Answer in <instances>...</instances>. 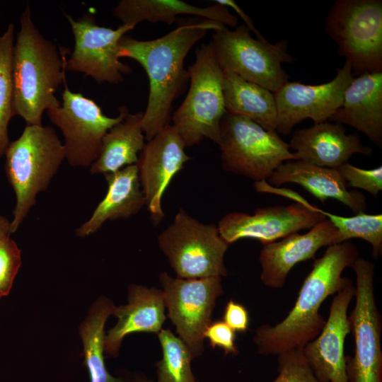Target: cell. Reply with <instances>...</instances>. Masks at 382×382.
Returning <instances> with one entry per match:
<instances>
[{"mask_svg":"<svg viewBox=\"0 0 382 382\" xmlns=\"http://www.w3.org/2000/svg\"><path fill=\"white\" fill-rule=\"evenodd\" d=\"M278 376L272 382H320L306 359L302 349L277 355Z\"/></svg>","mask_w":382,"mask_h":382,"instance_id":"obj_31","label":"cell"},{"mask_svg":"<svg viewBox=\"0 0 382 382\" xmlns=\"http://www.w3.org/2000/svg\"><path fill=\"white\" fill-rule=\"evenodd\" d=\"M226 28L216 21L193 18L163 36L139 40L124 35L119 42V57L137 61L149 81L148 103L141 125L146 141L169 124L172 105L190 81L185 60L192 47L209 30Z\"/></svg>","mask_w":382,"mask_h":382,"instance_id":"obj_1","label":"cell"},{"mask_svg":"<svg viewBox=\"0 0 382 382\" xmlns=\"http://www.w3.org/2000/svg\"><path fill=\"white\" fill-rule=\"evenodd\" d=\"M108 190L92 215L76 230L84 237L97 231L108 220L128 219L145 206L137 164L104 175Z\"/></svg>","mask_w":382,"mask_h":382,"instance_id":"obj_24","label":"cell"},{"mask_svg":"<svg viewBox=\"0 0 382 382\" xmlns=\"http://www.w3.org/2000/svg\"><path fill=\"white\" fill-rule=\"evenodd\" d=\"M328 122L346 124L382 144V72L354 78L344 93L342 105Z\"/></svg>","mask_w":382,"mask_h":382,"instance_id":"obj_21","label":"cell"},{"mask_svg":"<svg viewBox=\"0 0 382 382\" xmlns=\"http://www.w3.org/2000/svg\"><path fill=\"white\" fill-rule=\"evenodd\" d=\"M187 71L190 87L172 117L173 125L186 147L197 145L205 138L219 145L221 121L226 112L224 71L210 43L196 50L195 60Z\"/></svg>","mask_w":382,"mask_h":382,"instance_id":"obj_5","label":"cell"},{"mask_svg":"<svg viewBox=\"0 0 382 382\" xmlns=\"http://www.w3.org/2000/svg\"><path fill=\"white\" fill-rule=\"evenodd\" d=\"M338 230L340 243L352 238H361L369 243L372 255L378 258L382 251V214L357 213L352 216L336 215L319 209Z\"/></svg>","mask_w":382,"mask_h":382,"instance_id":"obj_30","label":"cell"},{"mask_svg":"<svg viewBox=\"0 0 382 382\" xmlns=\"http://www.w3.org/2000/svg\"><path fill=\"white\" fill-rule=\"evenodd\" d=\"M158 338L162 357L156 363L157 382H198L191 368L192 355L185 343L169 329H162Z\"/></svg>","mask_w":382,"mask_h":382,"instance_id":"obj_28","label":"cell"},{"mask_svg":"<svg viewBox=\"0 0 382 382\" xmlns=\"http://www.w3.org/2000/svg\"><path fill=\"white\" fill-rule=\"evenodd\" d=\"M20 23L12 55L13 113L28 125H42L44 111L61 105L55 93L66 79L67 49L58 50L43 37L32 21L28 5Z\"/></svg>","mask_w":382,"mask_h":382,"instance_id":"obj_3","label":"cell"},{"mask_svg":"<svg viewBox=\"0 0 382 382\" xmlns=\"http://www.w3.org/2000/svg\"><path fill=\"white\" fill-rule=\"evenodd\" d=\"M5 155L8 180L16 197L11 221V233H14L35 204L37 194L48 187L66 154L52 127L26 125L21 135L9 143Z\"/></svg>","mask_w":382,"mask_h":382,"instance_id":"obj_4","label":"cell"},{"mask_svg":"<svg viewBox=\"0 0 382 382\" xmlns=\"http://www.w3.org/2000/svg\"><path fill=\"white\" fill-rule=\"evenodd\" d=\"M221 279H183L166 272L159 274L168 317L193 359L204 352V332L212 322L216 300L224 293Z\"/></svg>","mask_w":382,"mask_h":382,"instance_id":"obj_11","label":"cell"},{"mask_svg":"<svg viewBox=\"0 0 382 382\" xmlns=\"http://www.w3.org/2000/svg\"><path fill=\"white\" fill-rule=\"evenodd\" d=\"M359 257L357 246L349 241L328 246L323 255L314 260L287 316L274 325L265 324L256 329L253 339L257 352L277 356L302 349L315 339L325 323L319 312L321 305L351 280L342 272Z\"/></svg>","mask_w":382,"mask_h":382,"instance_id":"obj_2","label":"cell"},{"mask_svg":"<svg viewBox=\"0 0 382 382\" xmlns=\"http://www.w3.org/2000/svg\"><path fill=\"white\" fill-rule=\"evenodd\" d=\"M354 296L350 280L335 294L328 319L318 334L303 348V354L320 382H348L345 342L350 332L348 308Z\"/></svg>","mask_w":382,"mask_h":382,"instance_id":"obj_17","label":"cell"},{"mask_svg":"<svg viewBox=\"0 0 382 382\" xmlns=\"http://www.w3.org/2000/svg\"><path fill=\"white\" fill-rule=\"evenodd\" d=\"M127 380V382H153L152 381L148 379L144 376H141V375H137Z\"/></svg>","mask_w":382,"mask_h":382,"instance_id":"obj_38","label":"cell"},{"mask_svg":"<svg viewBox=\"0 0 382 382\" xmlns=\"http://www.w3.org/2000/svg\"><path fill=\"white\" fill-rule=\"evenodd\" d=\"M290 149L299 160L320 167L337 168L354 154L370 156L372 150L364 146L358 134H347L340 123L324 122L294 132Z\"/></svg>","mask_w":382,"mask_h":382,"instance_id":"obj_19","label":"cell"},{"mask_svg":"<svg viewBox=\"0 0 382 382\" xmlns=\"http://www.w3.org/2000/svg\"><path fill=\"white\" fill-rule=\"evenodd\" d=\"M11 233V222L0 215V238L9 236Z\"/></svg>","mask_w":382,"mask_h":382,"instance_id":"obj_37","label":"cell"},{"mask_svg":"<svg viewBox=\"0 0 382 382\" xmlns=\"http://www.w3.org/2000/svg\"><path fill=\"white\" fill-rule=\"evenodd\" d=\"M115 306L110 299L100 298L92 306L88 316L80 328L84 363L90 382H127V379L112 376L105 364L104 328Z\"/></svg>","mask_w":382,"mask_h":382,"instance_id":"obj_27","label":"cell"},{"mask_svg":"<svg viewBox=\"0 0 382 382\" xmlns=\"http://www.w3.org/2000/svg\"><path fill=\"white\" fill-rule=\"evenodd\" d=\"M222 319L235 332H245L248 329L250 317L248 310L232 299L226 303Z\"/></svg>","mask_w":382,"mask_h":382,"instance_id":"obj_35","label":"cell"},{"mask_svg":"<svg viewBox=\"0 0 382 382\" xmlns=\"http://www.w3.org/2000/svg\"><path fill=\"white\" fill-rule=\"evenodd\" d=\"M143 115L144 112H128L108 130L103 138L99 156L91 166L92 174L105 175L137 164L146 144L141 125Z\"/></svg>","mask_w":382,"mask_h":382,"instance_id":"obj_25","label":"cell"},{"mask_svg":"<svg viewBox=\"0 0 382 382\" xmlns=\"http://www.w3.org/2000/svg\"><path fill=\"white\" fill-rule=\"evenodd\" d=\"M122 24L136 26L143 21L163 22L168 25L180 15H192L236 28L238 20L227 7L215 4L200 7L181 0H122L112 10Z\"/></svg>","mask_w":382,"mask_h":382,"instance_id":"obj_23","label":"cell"},{"mask_svg":"<svg viewBox=\"0 0 382 382\" xmlns=\"http://www.w3.org/2000/svg\"><path fill=\"white\" fill-rule=\"evenodd\" d=\"M339 236L337 228L325 218L306 233H295L262 245L259 256L262 282L272 289L282 288L296 264L314 258L323 246L340 243Z\"/></svg>","mask_w":382,"mask_h":382,"instance_id":"obj_18","label":"cell"},{"mask_svg":"<svg viewBox=\"0 0 382 382\" xmlns=\"http://www.w3.org/2000/svg\"><path fill=\"white\" fill-rule=\"evenodd\" d=\"M21 250L6 236L0 238V299L6 296L21 267Z\"/></svg>","mask_w":382,"mask_h":382,"instance_id":"obj_32","label":"cell"},{"mask_svg":"<svg viewBox=\"0 0 382 382\" xmlns=\"http://www.w3.org/2000/svg\"><path fill=\"white\" fill-rule=\"evenodd\" d=\"M268 181L275 186L288 183L298 184L321 202L335 199L356 214L366 209L364 195L348 190L346 181L335 168L320 167L301 160L287 161L279 166Z\"/></svg>","mask_w":382,"mask_h":382,"instance_id":"obj_22","label":"cell"},{"mask_svg":"<svg viewBox=\"0 0 382 382\" xmlns=\"http://www.w3.org/2000/svg\"><path fill=\"white\" fill-rule=\"evenodd\" d=\"M325 31L354 76L382 72L381 0L336 1L328 12Z\"/></svg>","mask_w":382,"mask_h":382,"instance_id":"obj_7","label":"cell"},{"mask_svg":"<svg viewBox=\"0 0 382 382\" xmlns=\"http://www.w3.org/2000/svg\"><path fill=\"white\" fill-rule=\"evenodd\" d=\"M163 291L155 287L132 284L128 289L127 303L115 306L112 315L116 324L105 335V353L117 357L125 336L135 332L158 334L166 320Z\"/></svg>","mask_w":382,"mask_h":382,"instance_id":"obj_20","label":"cell"},{"mask_svg":"<svg viewBox=\"0 0 382 382\" xmlns=\"http://www.w3.org/2000/svg\"><path fill=\"white\" fill-rule=\"evenodd\" d=\"M65 16L74 37V50L66 62V70L83 73L98 83L123 82L124 75L131 74L132 69L120 61L119 42L134 26L122 24L116 29L100 26L88 13L77 20L69 14Z\"/></svg>","mask_w":382,"mask_h":382,"instance_id":"obj_13","label":"cell"},{"mask_svg":"<svg viewBox=\"0 0 382 382\" xmlns=\"http://www.w3.org/2000/svg\"><path fill=\"white\" fill-rule=\"evenodd\" d=\"M64 85L62 103L57 108L47 110V114L62 132L69 163L72 166H91L99 156L105 134L129 112L122 105L117 117H108L94 100L70 91L66 79Z\"/></svg>","mask_w":382,"mask_h":382,"instance_id":"obj_12","label":"cell"},{"mask_svg":"<svg viewBox=\"0 0 382 382\" xmlns=\"http://www.w3.org/2000/svg\"><path fill=\"white\" fill-rule=\"evenodd\" d=\"M216 59L224 71L262 86L272 93L288 82L282 63L295 59L287 52L288 42L282 40L272 44L253 38L245 25L234 30L227 27L214 31L210 42Z\"/></svg>","mask_w":382,"mask_h":382,"instance_id":"obj_9","label":"cell"},{"mask_svg":"<svg viewBox=\"0 0 382 382\" xmlns=\"http://www.w3.org/2000/svg\"><path fill=\"white\" fill-rule=\"evenodd\" d=\"M221 159L224 170L265 181L284 162L299 160L276 131L226 112L220 125Z\"/></svg>","mask_w":382,"mask_h":382,"instance_id":"obj_6","label":"cell"},{"mask_svg":"<svg viewBox=\"0 0 382 382\" xmlns=\"http://www.w3.org/2000/svg\"><path fill=\"white\" fill-rule=\"evenodd\" d=\"M223 91L226 112L245 117L267 131H276L274 93L229 71H224Z\"/></svg>","mask_w":382,"mask_h":382,"instance_id":"obj_26","label":"cell"},{"mask_svg":"<svg viewBox=\"0 0 382 382\" xmlns=\"http://www.w3.org/2000/svg\"><path fill=\"white\" fill-rule=\"evenodd\" d=\"M14 25L10 23L0 36V158L9 144L8 127L13 113L12 55Z\"/></svg>","mask_w":382,"mask_h":382,"instance_id":"obj_29","label":"cell"},{"mask_svg":"<svg viewBox=\"0 0 382 382\" xmlns=\"http://www.w3.org/2000/svg\"><path fill=\"white\" fill-rule=\"evenodd\" d=\"M215 4H220L227 7L228 8H232L244 21L245 25L251 32H253L258 40H265L262 34L257 30L252 19L246 14L243 10L238 5V4L233 0H215Z\"/></svg>","mask_w":382,"mask_h":382,"instance_id":"obj_36","label":"cell"},{"mask_svg":"<svg viewBox=\"0 0 382 382\" xmlns=\"http://www.w3.org/2000/svg\"><path fill=\"white\" fill-rule=\"evenodd\" d=\"M325 218L317 207L296 202L257 208L253 214L230 212L221 219L217 227L228 244L241 238H254L265 245L310 229Z\"/></svg>","mask_w":382,"mask_h":382,"instance_id":"obj_15","label":"cell"},{"mask_svg":"<svg viewBox=\"0 0 382 382\" xmlns=\"http://www.w3.org/2000/svg\"><path fill=\"white\" fill-rule=\"evenodd\" d=\"M173 125H166L147 141L137 163L141 191L150 219L158 226L164 219L163 194L174 176L192 158Z\"/></svg>","mask_w":382,"mask_h":382,"instance_id":"obj_16","label":"cell"},{"mask_svg":"<svg viewBox=\"0 0 382 382\" xmlns=\"http://www.w3.org/2000/svg\"><path fill=\"white\" fill-rule=\"evenodd\" d=\"M352 267L356 277L355 304L348 316L354 336L352 356H346L348 382H382V320L374 293V265L358 257Z\"/></svg>","mask_w":382,"mask_h":382,"instance_id":"obj_10","label":"cell"},{"mask_svg":"<svg viewBox=\"0 0 382 382\" xmlns=\"http://www.w3.org/2000/svg\"><path fill=\"white\" fill-rule=\"evenodd\" d=\"M204 338H207L209 345L214 349H222L225 354L236 356L239 350L236 345V332L223 320L212 322L204 332Z\"/></svg>","mask_w":382,"mask_h":382,"instance_id":"obj_34","label":"cell"},{"mask_svg":"<svg viewBox=\"0 0 382 382\" xmlns=\"http://www.w3.org/2000/svg\"><path fill=\"white\" fill-rule=\"evenodd\" d=\"M347 183V187L362 189L376 197L382 190V166L372 169L357 168L348 162L336 168Z\"/></svg>","mask_w":382,"mask_h":382,"instance_id":"obj_33","label":"cell"},{"mask_svg":"<svg viewBox=\"0 0 382 382\" xmlns=\"http://www.w3.org/2000/svg\"><path fill=\"white\" fill-rule=\"evenodd\" d=\"M347 61L331 81L319 85L286 82L274 93L277 124L276 132L287 135L293 127L309 118L314 124L328 121L342 105L345 90L354 79Z\"/></svg>","mask_w":382,"mask_h":382,"instance_id":"obj_14","label":"cell"},{"mask_svg":"<svg viewBox=\"0 0 382 382\" xmlns=\"http://www.w3.org/2000/svg\"><path fill=\"white\" fill-rule=\"evenodd\" d=\"M158 244L177 277H226L228 245L214 224H204L180 209L158 236Z\"/></svg>","mask_w":382,"mask_h":382,"instance_id":"obj_8","label":"cell"}]
</instances>
